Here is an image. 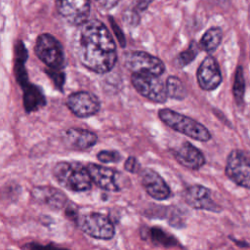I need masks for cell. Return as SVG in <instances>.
I'll list each match as a JSON object with an SVG mask.
<instances>
[{
	"mask_svg": "<svg viewBox=\"0 0 250 250\" xmlns=\"http://www.w3.org/2000/svg\"><path fill=\"white\" fill-rule=\"evenodd\" d=\"M74 45L78 60L89 70L105 73L115 65L116 45L102 21L93 19L79 25Z\"/></svg>",
	"mask_w": 250,
	"mask_h": 250,
	"instance_id": "6da1fadb",
	"label": "cell"
},
{
	"mask_svg": "<svg viewBox=\"0 0 250 250\" xmlns=\"http://www.w3.org/2000/svg\"><path fill=\"white\" fill-rule=\"evenodd\" d=\"M53 174L58 183L71 191H86L92 188V178L84 165L79 162H58Z\"/></svg>",
	"mask_w": 250,
	"mask_h": 250,
	"instance_id": "7a4b0ae2",
	"label": "cell"
},
{
	"mask_svg": "<svg viewBox=\"0 0 250 250\" xmlns=\"http://www.w3.org/2000/svg\"><path fill=\"white\" fill-rule=\"evenodd\" d=\"M158 116L168 127L193 140L199 142H208L211 139V134L208 129L201 123L188 116L169 108L160 109Z\"/></svg>",
	"mask_w": 250,
	"mask_h": 250,
	"instance_id": "3957f363",
	"label": "cell"
},
{
	"mask_svg": "<svg viewBox=\"0 0 250 250\" xmlns=\"http://www.w3.org/2000/svg\"><path fill=\"white\" fill-rule=\"evenodd\" d=\"M225 172L234 184L250 189V151L231 150L227 158Z\"/></svg>",
	"mask_w": 250,
	"mask_h": 250,
	"instance_id": "277c9868",
	"label": "cell"
},
{
	"mask_svg": "<svg viewBox=\"0 0 250 250\" xmlns=\"http://www.w3.org/2000/svg\"><path fill=\"white\" fill-rule=\"evenodd\" d=\"M131 82L138 93L151 102L162 104L168 98L166 84L157 75L146 72L133 73Z\"/></svg>",
	"mask_w": 250,
	"mask_h": 250,
	"instance_id": "5b68a950",
	"label": "cell"
},
{
	"mask_svg": "<svg viewBox=\"0 0 250 250\" xmlns=\"http://www.w3.org/2000/svg\"><path fill=\"white\" fill-rule=\"evenodd\" d=\"M34 51L36 56L50 68L62 67L64 62L62 46L51 34H40L36 39Z\"/></svg>",
	"mask_w": 250,
	"mask_h": 250,
	"instance_id": "8992f818",
	"label": "cell"
},
{
	"mask_svg": "<svg viewBox=\"0 0 250 250\" xmlns=\"http://www.w3.org/2000/svg\"><path fill=\"white\" fill-rule=\"evenodd\" d=\"M124 64L133 73L146 72L160 76L165 71V65L160 59L144 51L125 53Z\"/></svg>",
	"mask_w": 250,
	"mask_h": 250,
	"instance_id": "52a82bcc",
	"label": "cell"
},
{
	"mask_svg": "<svg viewBox=\"0 0 250 250\" xmlns=\"http://www.w3.org/2000/svg\"><path fill=\"white\" fill-rule=\"evenodd\" d=\"M78 227L88 235L97 239H110L114 227L109 218L101 213H88L78 219Z\"/></svg>",
	"mask_w": 250,
	"mask_h": 250,
	"instance_id": "ba28073f",
	"label": "cell"
},
{
	"mask_svg": "<svg viewBox=\"0 0 250 250\" xmlns=\"http://www.w3.org/2000/svg\"><path fill=\"white\" fill-rule=\"evenodd\" d=\"M59 14L68 23L81 25L90 15V0H55Z\"/></svg>",
	"mask_w": 250,
	"mask_h": 250,
	"instance_id": "9c48e42d",
	"label": "cell"
},
{
	"mask_svg": "<svg viewBox=\"0 0 250 250\" xmlns=\"http://www.w3.org/2000/svg\"><path fill=\"white\" fill-rule=\"evenodd\" d=\"M66 105L74 115L81 118L96 114L101 107L97 96L86 91H79L69 95L66 99Z\"/></svg>",
	"mask_w": 250,
	"mask_h": 250,
	"instance_id": "30bf717a",
	"label": "cell"
},
{
	"mask_svg": "<svg viewBox=\"0 0 250 250\" xmlns=\"http://www.w3.org/2000/svg\"><path fill=\"white\" fill-rule=\"evenodd\" d=\"M86 167L90 173L93 183H95L99 188L110 191H117L121 188V174L119 172L95 163H89Z\"/></svg>",
	"mask_w": 250,
	"mask_h": 250,
	"instance_id": "8fae6325",
	"label": "cell"
},
{
	"mask_svg": "<svg viewBox=\"0 0 250 250\" xmlns=\"http://www.w3.org/2000/svg\"><path fill=\"white\" fill-rule=\"evenodd\" d=\"M197 82L205 91L215 90L222 82V73L217 61L212 57H206L200 63L197 73Z\"/></svg>",
	"mask_w": 250,
	"mask_h": 250,
	"instance_id": "7c38bea8",
	"label": "cell"
},
{
	"mask_svg": "<svg viewBox=\"0 0 250 250\" xmlns=\"http://www.w3.org/2000/svg\"><path fill=\"white\" fill-rule=\"evenodd\" d=\"M185 201L194 209L208 210L212 212L221 211L220 206L212 199L211 191L201 185H192L184 192Z\"/></svg>",
	"mask_w": 250,
	"mask_h": 250,
	"instance_id": "4fadbf2b",
	"label": "cell"
},
{
	"mask_svg": "<svg viewBox=\"0 0 250 250\" xmlns=\"http://www.w3.org/2000/svg\"><path fill=\"white\" fill-rule=\"evenodd\" d=\"M141 183L145 190L157 200H164L171 196V190L162 177L152 169L141 172Z\"/></svg>",
	"mask_w": 250,
	"mask_h": 250,
	"instance_id": "5bb4252c",
	"label": "cell"
},
{
	"mask_svg": "<svg viewBox=\"0 0 250 250\" xmlns=\"http://www.w3.org/2000/svg\"><path fill=\"white\" fill-rule=\"evenodd\" d=\"M173 155L181 165L188 169L198 170L205 164L203 153L188 142H184L183 145L174 149Z\"/></svg>",
	"mask_w": 250,
	"mask_h": 250,
	"instance_id": "9a60e30c",
	"label": "cell"
},
{
	"mask_svg": "<svg viewBox=\"0 0 250 250\" xmlns=\"http://www.w3.org/2000/svg\"><path fill=\"white\" fill-rule=\"evenodd\" d=\"M62 141L71 149L84 150L93 146L97 143L98 137L95 133L85 129L70 128L63 133Z\"/></svg>",
	"mask_w": 250,
	"mask_h": 250,
	"instance_id": "2e32d148",
	"label": "cell"
},
{
	"mask_svg": "<svg viewBox=\"0 0 250 250\" xmlns=\"http://www.w3.org/2000/svg\"><path fill=\"white\" fill-rule=\"evenodd\" d=\"M31 194L37 201L54 209H62L67 203V197L62 191L48 186L33 188Z\"/></svg>",
	"mask_w": 250,
	"mask_h": 250,
	"instance_id": "e0dca14e",
	"label": "cell"
},
{
	"mask_svg": "<svg viewBox=\"0 0 250 250\" xmlns=\"http://www.w3.org/2000/svg\"><path fill=\"white\" fill-rule=\"evenodd\" d=\"M23 105L27 112L38 110L46 104V99L39 87L27 84L23 88Z\"/></svg>",
	"mask_w": 250,
	"mask_h": 250,
	"instance_id": "ac0fdd59",
	"label": "cell"
},
{
	"mask_svg": "<svg viewBox=\"0 0 250 250\" xmlns=\"http://www.w3.org/2000/svg\"><path fill=\"white\" fill-rule=\"evenodd\" d=\"M223 39V31L220 27H211L209 28L201 37L200 47L207 53L214 52L219 45L221 44Z\"/></svg>",
	"mask_w": 250,
	"mask_h": 250,
	"instance_id": "d6986e66",
	"label": "cell"
},
{
	"mask_svg": "<svg viewBox=\"0 0 250 250\" xmlns=\"http://www.w3.org/2000/svg\"><path fill=\"white\" fill-rule=\"evenodd\" d=\"M244 93H245V79L243 75V69L239 65L237 66L234 74V81L232 86V94L234 100L238 105L243 104L244 100Z\"/></svg>",
	"mask_w": 250,
	"mask_h": 250,
	"instance_id": "ffe728a7",
	"label": "cell"
},
{
	"mask_svg": "<svg viewBox=\"0 0 250 250\" xmlns=\"http://www.w3.org/2000/svg\"><path fill=\"white\" fill-rule=\"evenodd\" d=\"M166 88H167L168 97L172 99L184 100L187 95V91L184 83L176 76L168 77L166 81Z\"/></svg>",
	"mask_w": 250,
	"mask_h": 250,
	"instance_id": "44dd1931",
	"label": "cell"
},
{
	"mask_svg": "<svg viewBox=\"0 0 250 250\" xmlns=\"http://www.w3.org/2000/svg\"><path fill=\"white\" fill-rule=\"evenodd\" d=\"M198 49L199 47L197 46V44L195 42H191L187 50L178 55V57L175 60V64L179 67H183L190 63L195 59L198 53Z\"/></svg>",
	"mask_w": 250,
	"mask_h": 250,
	"instance_id": "7402d4cb",
	"label": "cell"
},
{
	"mask_svg": "<svg viewBox=\"0 0 250 250\" xmlns=\"http://www.w3.org/2000/svg\"><path fill=\"white\" fill-rule=\"evenodd\" d=\"M97 157L103 163H116L120 161L121 154L116 150H102Z\"/></svg>",
	"mask_w": 250,
	"mask_h": 250,
	"instance_id": "603a6c76",
	"label": "cell"
},
{
	"mask_svg": "<svg viewBox=\"0 0 250 250\" xmlns=\"http://www.w3.org/2000/svg\"><path fill=\"white\" fill-rule=\"evenodd\" d=\"M151 237L154 241H156L157 243H161L164 245H171L173 244V237L169 236L166 232H164L162 229H151Z\"/></svg>",
	"mask_w": 250,
	"mask_h": 250,
	"instance_id": "cb8c5ba5",
	"label": "cell"
},
{
	"mask_svg": "<svg viewBox=\"0 0 250 250\" xmlns=\"http://www.w3.org/2000/svg\"><path fill=\"white\" fill-rule=\"evenodd\" d=\"M46 72L52 78L56 87L62 90L64 83V73L61 70V68H50L46 70Z\"/></svg>",
	"mask_w": 250,
	"mask_h": 250,
	"instance_id": "d4e9b609",
	"label": "cell"
},
{
	"mask_svg": "<svg viewBox=\"0 0 250 250\" xmlns=\"http://www.w3.org/2000/svg\"><path fill=\"white\" fill-rule=\"evenodd\" d=\"M124 167L128 172H131V173H137L141 170V166L138 160L133 156H130L127 158V160L124 163Z\"/></svg>",
	"mask_w": 250,
	"mask_h": 250,
	"instance_id": "484cf974",
	"label": "cell"
},
{
	"mask_svg": "<svg viewBox=\"0 0 250 250\" xmlns=\"http://www.w3.org/2000/svg\"><path fill=\"white\" fill-rule=\"evenodd\" d=\"M95 2L103 9H111L119 2V0H95Z\"/></svg>",
	"mask_w": 250,
	"mask_h": 250,
	"instance_id": "4316f807",
	"label": "cell"
},
{
	"mask_svg": "<svg viewBox=\"0 0 250 250\" xmlns=\"http://www.w3.org/2000/svg\"><path fill=\"white\" fill-rule=\"evenodd\" d=\"M153 0H137V9L139 11H145Z\"/></svg>",
	"mask_w": 250,
	"mask_h": 250,
	"instance_id": "83f0119b",
	"label": "cell"
},
{
	"mask_svg": "<svg viewBox=\"0 0 250 250\" xmlns=\"http://www.w3.org/2000/svg\"><path fill=\"white\" fill-rule=\"evenodd\" d=\"M35 250H65L58 247H51V246H42V245H36Z\"/></svg>",
	"mask_w": 250,
	"mask_h": 250,
	"instance_id": "f1b7e54d",
	"label": "cell"
}]
</instances>
